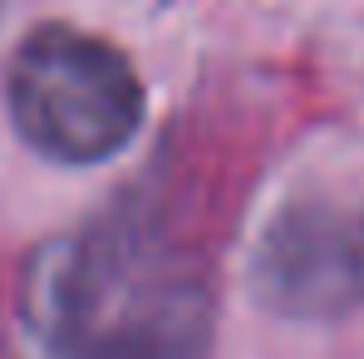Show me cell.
Masks as SVG:
<instances>
[{
    "label": "cell",
    "mask_w": 364,
    "mask_h": 359,
    "mask_svg": "<svg viewBox=\"0 0 364 359\" xmlns=\"http://www.w3.org/2000/svg\"><path fill=\"white\" fill-rule=\"evenodd\" d=\"M5 99L20 138L74 168L114 158L143 123V84L128 55L74 25H40L20 40Z\"/></svg>",
    "instance_id": "cell-1"
}]
</instances>
